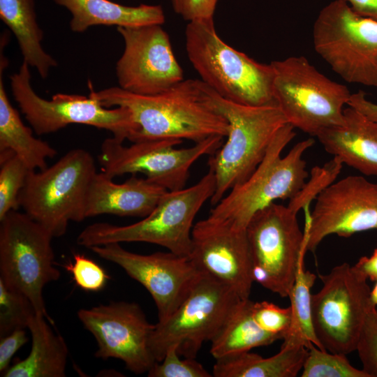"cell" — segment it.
Instances as JSON below:
<instances>
[{"instance_id":"1","label":"cell","mask_w":377,"mask_h":377,"mask_svg":"<svg viewBox=\"0 0 377 377\" xmlns=\"http://www.w3.org/2000/svg\"><path fill=\"white\" fill-rule=\"evenodd\" d=\"M106 108L124 107L138 126L132 142L188 140L199 142L212 136L226 137L227 120L209 102L201 80L188 79L154 95H140L112 87L95 91Z\"/></svg>"},{"instance_id":"2","label":"cell","mask_w":377,"mask_h":377,"mask_svg":"<svg viewBox=\"0 0 377 377\" xmlns=\"http://www.w3.org/2000/svg\"><path fill=\"white\" fill-rule=\"evenodd\" d=\"M294 129L286 123L278 131L254 172L213 206L209 217L235 229L246 230L257 212L276 200H290L299 193L309 177L303 155L315 140L298 142L282 157L283 150L296 135Z\"/></svg>"},{"instance_id":"3","label":"cell","mask_w":377,"mask_h":377,"mask_svg":"<svg viewBox=\"0 0 377 377\" xmlns=\"http://www.w3.org/2000/svg\"><path fill=\"white\" fill-rule=\"evenodd\" d=\"M186 50L201 80L222 97L243 105H277L271 63L261 64L226 43L213 18L188 22Z\"/></svg>"},{"instance_id":"4","label":"cell","mask_w":377,"mask_h":377,"mask_svg":"<svg viewBox=\"0 0 377 377\" xmlns=\"http://www.w3.org/2000/svg\"><path fill=\"white\" fill-rule=\"evenodd\" d=\"M209 102L227 120V140L210 156L209 170L216 188L210 201L216 205L234 186L244 182L263 159L269 145L287 119L277 105L252 106L229 101L206 84Z\"/></svg>"},{"instance_id":"5","label":"cell","mask_w":377,"mask_h":377,"mask_svg":"<svg viewBox=\"0 0 377 377\" xmlns=\"http://www.w3.org/2000/svg\"><path fill=\"white\" fill-rule=\"evenodd\" d=\"M215 188V177L209 170L191 186L168 191L142 220L127 226L91 224L79 234L77 243L89 249L110 243L147 242L188 257L194 219L205 202L211 200Z\"/></svg>"},{"instance_id":"6","label":"cell","mask_w":377,"mask_h":377,"mask_svg":"<svg viewBox=\"0 0 377 377\" xmlns=\"http://www.w3.org/2000/svg\"><path fill=\"white\" fill-rule=\"evenodd\" d=\"M96 173L86 149H73L51 166L30 170L19 195V205L54 237L64 235L70 221L86 219L88 188Z\"/></svg>"},{"instance_id":"7","label":"cell","mask_w":377,"mask_h":377,"mask_svg":"<svg viewBox=\"0 0 377 377\" xmlns=\"http://www.w3.org/2000/svg\"><path fill=\"white\" fill-rule=\"evenodd\" d=\"M273 92L288 123L311 136L343 121L350 91L321 73L303 56L271 62Z\"/></svg>"},{"instance_id":"8","label":"cell","mask_w":377,"mask_h":377,"mask_svg":"<svg viewBox=\"0 0 377 377\" xmlns=\"http://www.w3.org/2000/svg\"><path fill=\"white\" fill-rule=\"evenodd\" d=\"M13 96L38 135L55 133L69 124H79L110 131L112 137L133 141L138 126L124 107L106 108L96 97L89 82V96L57 94L50 100L39 96L31 84L29 66L24 61L10 77Z\"/></svg>"},{"instance_id":"9","label":"cell","mask_w":377,"mask_h":377,"mask_svg":"<svg viewBox=\"0 0 377 377\" xmlns=\"http://www.w3.org/2000/svg\"><path fill=\"white\" fill-rule=\"evenodd\" d=\"M52 238L45 228L18 209L0 220V279L25 295L36 313L54 325L43 294L44 287L61 275L54 265Z\"/></svg>"},{"instance_id":"10","label":"cell","mask_w":377,"mask_h":377,"mask_svg":"<svg viewBox=\"0 0 377 377\" xmlns=\"http://www.w3.org/2000/svg\"><path fill=\"white\" fill-rule=\"evenodd\" d=\"M313 43L346 82L377 87V20L357 14L343 0H334L315 20Z\"/></svg>"},{"instance_id":"11","label":"cell","mask_w":377,"mask_h":377,"mask_svg":"<svg viewBox=\"0 0 377 377\" xmlns=\"http://www.w3.org/2000/svg\"><path fill=\"white\" fill-rule=\"evenodd\" d=\"M228 285L201 272L188 295L168 318L155 324L149 348L156 362L177 344L178 353L195 358L204 342L212 341L241 300Z\"/></svg>"},{"instance_id":"12","label":"cell","mask_w":377,"mask_h":377,"mask_svg":"<svg viewBox=\"0 0 377 377\" xmlns=\"http://www.w3.org/2000/svg\"><path fill=\"white\" fill-rule=\"evenodd\" d=\"M322 287L311 294L312 322L325 350L343 355L355 351L371 306L368 279L347 263L318 275Z\"/></svg>"},{"instance_id":"13","label":"cell","mask_w":377,"mask_h":377,"mask_svg":"<svg viewBox=\"0 0 377 377\" xmlns=\"http://www.w3.org/2000/svg\"><path fill=\"white\" fill-rule=\"evenodd\" d=\"M222 136H212L186 148H176L183 140L159 139L132 142L130 146L114 137L101 145L98 161L111 178L125 174H143L168 191L185 188L193 164L212 155L223 143Z\"/></svg>"},{"instance_id":"14","label":"cell","mask_w":377,"mask_h":377,"mask_svg":"<svg viewBox=\"0 0 377 377\" xmlns=\"http://www.w3.org/2000/svg\"><path fill=\"white\" fill-rule=\"evenodd\" d=\"M371 230L377 231V183L349 175L332 182L316 198L306 219L305 249L314 253L329 235L349 237Z\"/></svg>"},{"instance_id":"15","label":"cell","mask_w":377,"mask_h":377,"mask_svg":"<svg viewBox=\"0 0 377 377\" xmlns=\"http://www.w3.org/2000/svg\"><path fill=\"white\" fill-rule=\"evenodd\" d=\"M297 214L288 205L273 202L257 212L246 228L252 264L269 274L274 293L281 297H288L306 253Z\"/></svg>"},{"instance_id":"16","label":"cell","mask_w":377,"mask_h":377,"mask_svg":"<svg viewBox=\"0 0 377 377\" xmlns=\"http://www.w3.org/2000/svg\"><path fill=\"white\" fill-rule=\"evenodd\" d=\"M77 317L96 341L97 358L121 360L135 374L147 373L156 362L149 348L155 324L148 322L138 304L112 302L81 309Z\"/></svg>"},{"instance_id":"17","label":"cell","mask_w":377,"mask_h":377,"mask_svg":"<svg viewBox=\"0 0 377 377\" xmlns=\"http://www.w3.org/2000/svg\"><path fill=\"white\" fill-rule=\"evenodd\" d=\"M162 24L117 27L124 51L116 64L119 87L140 95L162 93L184 80Z\"/></svg>"},{"instance_id":"18","label":"cell","mask_w":377,"mask_h":377,"mask_svg":"<svg viewBox=\"0 0 377 377\" xmlns=\"http://www.w3.org/2000/svg\"><path fill=\"white\" fill-rule=\"evenodd\" d=\"M89 249L121 267L147 289L156 304L158 321L174 313L201 274L188 257L169 251L142 255L125 249L120 243L94 246Z\"/></svg>"},{"instance_id":"19","label":"cell","mask_w":377,"mask_h":377,"mask_svg":"<svg viewBox=\"0 0 377 377\" xmlns=\"http://www.w3.org/2000/svg\"><path fill=\"white\" fill-rule=\"evenodd\" d=\"M188 258L201 272L249 299L252 284V258L246 230H237L209 216L194 224Z\"/></svg>"},{"instance_id":"20","label":"cell","mask_w":377,"mask_h":377,"mask_svg":"<svg viewBox=\"0 0 377 377\" xmlns=\"http://www.w3.org/2000/svg\"><path fill=\"white\" fill-rule=\"evenodd\" d=\"M168 191L148 179L133 175L117 184L104 172L93 177L87 195L85 216L112 214L145 217Z\"/></svg>"},{"instance_id":"21","label":"cell","mask_w":377,"mask_h":377,"mask_svg":"<svg viewBox=\"0 0 377 377\" xmlns=\"http://www.w3.org/2000/svg\"><path fill=\"white\" fill-rule=\"evenodd\" d=\"M325 150L367 176H377V121L348 105L341 124L316 136Z\"/></svg>"},{"instance_id":"22","label":"cell","mask_w":377,"mask_h":377,"mask_svg":"<svg viewBox=\"0 0 377 377\" xmlns=\"http://www.w3.org/2000/svg\"><path fill=\"white\" fill-rule=\"evenodd\" d=\"M71 14L70 28L82 33L94 26L133 27L163 24L165 15L158 5L128 6L110 0H53Z\"/></svg>"},{"instance_id":"23","label":"cell","mask_w":377,"mask_h":377,"mask_svg":"<svg viewBox=\"0 0 377 377\" xmlns=\"http://www.w3.org/2000/svg\"><path fill=\"white\" fill-rule=\"evenodd\" d=\"M52 325L45 316L34 315L27 327L31 336L29 355L9 367L1 376H66L68 346L63 337L55 332Z\"/></svg>"},{"instance_id":"24","label":"cell","mask_w":377,"mask_h":377,"mask_svg":"<svg viewBox=\"0 0 377 377\" xmlns=\"http://www.w3.org/2000/svg\"><path fill=\"white\" fill-rule=\"evenodd\" d=\"M8 62L3 51L0 53V151L10 150L33 170H42L46 161L57 154L48 142L36 138L32 130L22 122L20 114L8 98L3 79Z\"/></svg>"},{"instance_id":"25","label":"cell","mask_w":377,"mask_h":377,"mask_svg":"<svg viewBox=\"0 0 377 377\" xmlns=\"http://www.w3.org/2000/svg\"><path fill=\"white\" fill-rule=\"evenodd\" d=\"M308 349L302 344L283 342L278 353L263 357L244 351L216 360L214 377H295L302 369Z\"/></svg>"},{"instance_id":"26","label":"cell","mask_w":377,"mask_h":377,"mask_svg":"<svg viewBox=\"0 0 377 377\" xmlns=\"http://www.w3.org/2000/svg\"><path fill=\"white\" fill-rule=\"evenodd\" d=\"M0 18L15 35L24 61L46 78L57 62L43 47L34 0H0Z\"/></svg>"},{"instance_id":"27","label":"cell","mask_w":377,"mask_h":377,"mask_svg":"<svg viewBox=\"0 0 377 377\" xmlns=\"http://www.w3.org/2000/svg\"><path fill=\"white\" fill-rule=\"evenodd\" d=\"M253 301L241 299L211 341L210 353L216 360L266 346L282 337L262 330L253 316Z\"/></svg>"},{"instance_id":"28","label":"cell","mask_w":377,"mask_h":377,"mask_svg":"<svg viewBox=\"0 0 377 377\" xmlns=\"http://www.w3.org/2000/svg\"><path fill=\"white\" fill-rule=\"evenodd\" d=\"M316 276L304 270L303 260L300 263L295 283L289 293L292 311L290 327L283 340L284 342L302 344L308 348L311 343L326 350L318 340L312 322L311 293Z\"/></svg>"},{"instance_id":"29","label":"cell","mask_w":377,"mask_h":377,"mask_svg":"<svg viewBox=\"0 0 377 377\" xmlns=\"http://www.w3.org/2000/svg\"><path fill=\"white\" fill-rule=\"evenodd\" d=\"M29 170L12 151H0V220L20 207L19 195Z\"/></svg>"},{"instance_id":"30","label":"cell","mask_w":377,"mask_h":377,"mask_svg":"<svg viewBox=\"0 0 377 377\" xmlns=\"http://www.w3.org/2000/svg\"><path fill=\"white\" fill-rule=\"evenodd\" d=\"M302 369V377H369L350 364L346 355L323 350L311 343Z\"/></svg>"},{"instance_id":"31","label":"cell","mask_w":377,"mask_h":377,"mask_svg":"<svg viewBox=\"0 0 377 377\" xmlns=\"http://www.w3.org/2000/svg\"><path fill=\"white\" fill-rule=\"evenodd\" d=\"M36 311L30 300L0 279V337L28 327Z\"/></svg>"},{"instance_id":"32","label":"cell","mask_w":377,"mask_h":377,"mask_svg":"<svg viewBox=\"0 0 377 377\" xmlns=\"http://www.w3.org/2000/svg\"><path fill=\"white\" fill-rule=\"evenodd\" d=\"M343 163L336 157L325 163L323 167H314L311 170L310 179L304 184L299 193L291 200L288 206L296 213L301 209H306L312 200L334 182L341 172Z\"/></svg>"},{"instance_id":"33","label":"cell","mask_w":377,"mask_h":377,"mask_svg":"<svg viewBox=\"0 0 377 377\" xmlns=\"http://www.w3.org/2000/svg\"><path fill=\"white\" fill-rule=\"evenodd\" d=\"M177 345L168 348L163 358L156 362L147 372L149 377H211L204 367L195 358L181 359Z\"/></svg>"},{"instance_id":"34","label":"cell","mask_w":377,"mask_h":377,"mask_svg":"<svg viewBox=\"0 0 377 377\" xmlns=\"http://www.w3.org/2000/svg\"><path fill=\"white\" fill-rule=\"evenodd\" d=\"M64 267L71 273L75 284L88 292L101 290L110 278L105 269L94 260L80 253L74 254L73 262Z\"/></svg>"},{"instance_id":"35","label":"cell","mask_w":377,"mask_h":377,"mask_svg":"<svg viewBox=\"0 0 377 377\" xmlns=\"http://www.w3.org/2000/svg\"><path fill=\"white\" fill-rule=\"evenodd\" d=\"M362 370L369 377H377V308L371 306L366 316L356 350Z\"/></svg>"},{"instance_id":"36","label":"cell","mask_w":377,"mask_h":377,"mask_svg":"<svg viewBox=\"0 0 377 377\" xmlns=\"http://www.w3.org/2000/svg\"><path fill=\"white\" fill-rule=\"evenodd\" d=\"M253 316L262 330L279 335L282 339L290 327L292 311L290 306L282 308L267 301L254 302Z\"/></svg>"},{"instance_id":"37","label":"cell","mask_w":377,"mask_h":377,"mask_svg":"<svg viewBox=\"0 0 377 377\" xmlns=\"http://www.w3.org/2000/svg\"><path fill=\"white\" fill-rule=\"evenodd\" d=\"M218 0H179L173 8L185 20L213 18Z\"/></svg>"},{"instance_id":"38","label":"cell","mask_w":377,"mask_h":377,"mask_svg":"<svg viewBox=\"0 0 377 377\" xmlns=\"http://www.w3.org/2000/svg\"><path fill=\"white\" fill-rule=\"evenodd\" d=\"M29 338L24 329L13 330L1 337L0 340V372L4 373L8 368L14 354L22 347Z\"/></svg>"},{"instance_id":"39","label":"cell","mask_w":377,"mask_h":377,"mask_svg":"<svg viewBox=\"0 0 377 377\" xmlns=\"http://www.w3.org/2000/svg\"><path fill=\"white\" fill-rule=\"evenodd\" d=\"M364 114L369 119L377 121V103H375L366 97L363 91H358L351 94L348 105Z\"/></svg>"},{"instance_id":"40","label":"cell","mask_w":377,"mask_h":377,"mask_svg":"<svg viewBox=\"0 0 377 377\" xmlns=\"http://www.w3.org/2000/svg\"><path fill=\"white\" fill-rule=\"evenodd\" d=\"M354 268L372 281L377 280V248L370 256H362L353 265Z\"/></svg>"},{"instance_id":"41","label":"cell","mask_w":377,"mask_h":377,"mask_svg":"<svg viewBox=\"0 0 377 377\" xmlns=\"http://www.w3.org/2000/svg\"><path fill=\"white\" fill-rule=\"evenodd\" d=\"M357 14L377 20V0H343Z\"/></svg>"},{"instance_id":"42","label":"cell","mask_w":377,"mask_h":377,"mask_svg":"<svg viewBox=\"0 0 377 377\" xmlns=\"http://www.w3.org/2000/svg\"><path fill=\"white\" fill-rule=\"evenodd\" d=\"M375 282L374 287L370 291L369 300L371 305L377 308V280Z\"/></svg>"},{"instance_id":"43","label":"cell","mask_w":377,"mask_h":377,"mask_svg":"<svg viewBox=\"0 0 377 377\" xmlns=\"http://www.w3.org/2000/svg\"><path fill=\"white\" fill-rule=\"evenodd\" d=\"M170 1L172 5L173 8L177 6L179 0H168Z\"/></svg>"}]
</instances>
